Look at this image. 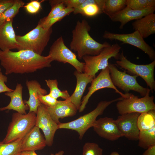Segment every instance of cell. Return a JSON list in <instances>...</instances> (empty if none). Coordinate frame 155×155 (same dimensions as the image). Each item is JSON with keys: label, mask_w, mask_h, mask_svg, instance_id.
I'll use <instances>...</instances> for the list:
<instances>
[{"label": "cell", "mask_w": 155, "mask_h": 155, "mask_svg": "<svg viewBox=\"0 0 155 155\" xmlns=\"http://www.w3.org/2000/svg\"><path fill=\"white\" fill-rule=\"evenodd\" d=\"M53 61L48 55L43 56L29 50L17 52L0 50V63L5 73L24 74L33 73L51 66Z\"/></svg>", "instance_id": "6da1fadb"}, {"label": "cell", "mask_w": 155, "mask_h": 155, "mask_svg": "<svg viewBox=\"0 0 155 155\" xmlns=\"http://www.w3.org/2000/svg\"><path fill=\"white\" fill-rule=\"evenodd\" d=\"M91 27L85 19L78 20L72 32V39L69 45L70 49L76 52L79 59L86 55H98L104 48L111 44L107 42L100 43L90 35Z\"/></svg>", "instance_id": "7a4b0ae2"}, {"label": "cell", "mask_w": 155, "mask_h": 155, "mask_svg": "<svg viewBox=\"0 0 155 155\" xmlns=\"http://www.w3.org/2000/svg\"><path fill=\"white\" fill-rule=\"evenodd\" d=\"M53 32L51 27L44 28L38 22L36 27L23 36L16 35L18 51L28 50L40 55L47 46Z\"/></svg>", "instance_id": "3957f363"}, {"label": "cell", "mask_w": 155, "mask_h": 155, "mask_svg": "<svg viewBox=\"0 0 155 155\" xmlns=\"http://www.w3.org/2000/svg\"><path fill=\"white\" fill-rule=\"evenodd\" d=\"M123 98L121 97L110 101H100L94 110L70 122L65 123L60 122L58 124V129L74 130L78 133L79 139L82 140L86 131L92 127L98 116L102 114L104 110L110 104Z\"/></svg>", "instance_id": "277c9868"}, {"label": "cell", "mask_w": 155, "mask_h": 155, "mask_svg": "<svg viewBox=\"0 0 155 155\" xmlns=\"http://www.w3.org/2000/svg\"><path fill=\"white\" fill-rule=\"evenodd\" d=\"M36 115L33 112L25 114L18 112L13 113L2 142L7 143L23 138L35 126Z\"/></svg>", "instance_id": "5b68a950"}, {"label": "cell", "mask_w": 155, "mask_h": 155, "mask_svg": "<svg viewBox=\"0 0 155 155\" xmlns=\"http://www.w3.org/2000/svg\"><path fill=\"white\" fill-rule=\"evenodd\" d=\"M121 49L120 45L115 43L104 48L98 55L84 56L82 58L84 61V73L95 78L99 70L108 66L109 59L113 57L118 59Z\"/></svg>", "instance_id": "8992f818"}, {"label": "cell", "mask_w": 155, "mask_h": 155, "mask_svg": "<svg viewBox=\"0 0 155 155\" xmlns=\"http://www.w3.org/2000/svg\"><path fill=\"white\" fill-rule=\"evenodd\" d=\"M150 92L148 88L146 94L142 98L130 93L127 97L118 101L116 106L119 113L120 115L134 113L141 114L155 110L154 98L150 96Z\"/></svg>", "instance_id": "52a82bcc"}, {"label": "cell", "mask_w": 155, "mask_h": 155, "mask_svg": "<svg viewBox=\"0 0 155 155\" xmlns=\"http://www.w3.org/2000/svg\"><path fill=\"white\" fill-rule=\"evenodd\" d=\"M118 59L119 60L116 62L117 65L132 75L140 76L145 81L150 91L153 92L155 91L154 72L155 60L148 64H136L128 60L123 51L120 54Z\"/></svg>", "instance_id": "ba28073f"}, {"label": "cell", "mask_w": 155, "mask_h": 155, "mask_svg": "<svg viewBox=\"0 0 155 155\" xmlns=\"http://www.w3.org/2000/svg\"><path fill=\"white\" fill-rule=\"evenodd\" d=\"M108 67L109 69L110 75L114 85L126 93L133 90L139 93L143 97L146 95L148 88L140 85L137 81L136 75H131L125 71L119 70L116 65L109 63Z\"/></svg>", "instance_id": "9c48e42d"}, {"label": "cell", "mask_w": 155, "mask_h": 155, "mask_svg": "<svg viewBox=\"0 0 155 155\" xmlns=\"http://www.w3.org/2000/svg\"><path fill=\"white\" fill-rule=\"evenodd\" d=\"M48 55L53 61L69 63L77 71L84 72V63L79 61L75 54L65 45L62 36L57 38L52 44Z\"/></svg>", "instance_id": "30bf717a"}, {"label": "cell", "mask_w": 155, "mask_h": 155, "mask_svg": "<svg viewBox=\"0 0 155 155\" xmlns=\"http://www.w3.org/2000/svg\"><path fill=\"white\" fill-rule=\"evenodd\" d=\"M91 86L88 88L87 94L83 98L81 105L79 109V112L83 111L86 107L89 98L95 92L100 89L105 88L113 89L115 92L119 94L123 98L127 97L130 93L123 94L120 92L113 84L110 75L109 69L108 66L101 70L98 75L95 77L91 82Z\"/></svg>", "instance_id": "8fae6325"}, {"label": "cell", "mask_w": 155, "mask_h": 155, "mask_svg": "<svg viewBox=\"0 0 155 155\" xmlns=\"http://www.w3.org/2000/svg\"><path fill=\"white\" fill-rule=\"evenodd\" d=\"M103 37L111 40H117L123 44L133 45L142 50L148 56L152 61L155 60V51L153 48L144 40L139 32L135 31L129 34H118L105 31Z\"/></svg>", "instance_id": "7c38bea8"}, {"label": "cell", "mask_w": 155, "mask_h": 155, "mask_svg": "<svg viewBox=\"0 0 155 155\" xmlns=\"http://www.w3.org/2000/svg\"><path fill=\"white\" fill-rule=\"evenodd\" d=\"M35 126L43 131L46 145L51 146L53 143L54 135L58 129V124L52 119L45 106L41 104L38 108Z\"/></svg>", "instance_id": "4fadbf2b"}, {"label": "cell", "mask_w": 155, "mask_h": 155, "mask_svg": "<svg viewBox=\"0 0 155 155\" xmlns=\"http://www.w3.org/2000/svg\"><path fill=\"white\" fill-rule=\"evenodd\" d=\"M140 113H131L119 116L115 120L116 124L123 136L129 140H138L140 131L137 120Z\"/></svg>", "instance_id": "5bb4252c"}, {"label": "cell", "mask_w": 155, "mask_h": 155, "mask_svg": "<svg viewBox=\"0 0 155 155\" xmlns=\"http://www.w3.org/2000/svg\"><path fill=\"white\" fill-rule=\"evenodd\" d=\"M92 127L100 137L111 141H114L123 137L116 124L115 120L108 117L96 120Z\"/></svg>", "instance_id": "9a60e30c"}, {"label": "cell", "mask_w": 155, "mask_h": 155, "mask_svg": "<svg viewBox=\"0 0 155 155\" xmlns=\"http://www.w3.org/2000/svg\"><path fill=\"white\" fill-rule=\"evenodd\" d=\"M46 109L53 120L57 124L59 119L75 115L78 110L76 106L68 99L64 100H57L53 107L45 106Z\"/></svg>", "instance_id": "2e32d148"}, {"label": "cell", "mask_w": 155, "mask_h": 155, "mask_svg": "<svg viewBox=\"0 0 155 155\" xmlns=\"http://www.w3.org/2000/svg\"><path fill=\"white\" fill-rule=\"evenodd\" d=\"M46 145L44 136L40 132V129L35 126L23 137L21 152L41 150Z\"/></svg>", "instance_id": "e0dca14e"}, {"label": "cell", "mask_w": 155, "mask_h": 155, "mask_svg": "<svg viewBox=\"0 0 155 155\" xmlns=\"http://www.w3.org/2000/svg\"><path fill=\"white\" fill-rule=\"evenodd\" d=\"M13 22V19L8 20L0 24V50L1 51L18 49Z\"/></svg>", "instance_id": "ac0fdd59"}, {"label": "cell", "mask_w": 155, "mask_h": 155, "mask_svg": "<svg viewBox=\"0 0 155 155\" xmlns=\"http://www.w3.org/2000/svg\"><path fill=\"white\" fill-rule=\"evenodd\" d=\"M155 10V7L141 10H136L132 9L126 6L110 18L113 22H120L119 28L122 29L130 21L140 19L149 14L154 13Z\"/></svg>", "instance_id": "d6986e66"}, {"label": "cell", "mask_w": 155, "mask_h": 155, "mask_svg": "<svg viewBox=\"0 0 155 155\" xmlns=\"http://www.w3.org/2000/svg\"><path fill=\"white\" fill-rule=\"evenodd\" d=\"M74 74L76 79V86L73 92L68 99L79 110L86 88L89 83H91L95 77L76 70L75 71Z\"/></svg>", "instance_id": "ffe728a7"}, {"label": "cell", "mask_w": 155, "mask_h": 155, "mask_svg": "<svg viewBox=\"0 0 155 155\" xmlns=\"http://www.w3.org/2000/svg\"><path fill=\"white\" fill-rule=\"evenodd\" d=\"M22 91V84L18 83L13 91L5 92V95L10 98V102L6 106L0 108V111L13 110L20 114H26V111L29 109V108L23 100Z\"/></svg>", "instance_id": "44dd1931"}, {"label": "cell", "mask_w": 155, "mask_h": 155, "mask_svg": "<svg viewBox=\"0 0 155 155\" xmlns=\"http://www.w3.org/2000/svg\"><path fill=\"white\" fill-rule=\"evenodd\" d=\"M26 85L29 97L28 100H24V103L28 106L29 112H33L36 114L38 108L41 104L38 98V95L46 94L47 92L42 88L40 83L36 80H27Z\"/></svg>", "instance_id": "7402d4cb"}, {"label": "cell", "mask_w": 155, "mask_h": 155, "mask_svg": "<svg viewBox=\"0 0 155 155\" xmlns=\"http://www.w3.org/2000/svg\"><path fill=\"white\" fill-rule=\"evenodd\" d=\"M133 28L144 39L155 33V14H149L132 23Z\"/></svg>", "instance_id": "603a6c76"}, {"label": "cell", "mask_w": 155, "mask_h": 155, "mask_svg": "<svg viewBox=\"0 0 155 155\" xmlns=\"http://www.w3.org/2000/svg\"><path fill=\"white\" fill-rule=\"evenodd\" d=\"M88 4L83 7L79 14L93 17L102 13L104 0H87Z\"/></svg>", "instance_id": "cb8c5ba5"}, {"label": "cell", "mask_w": 155, "mask_h": 155, "mask_svg": "<svg viewBox=\"0 0 155 155\" xmlns=\"http://www.w3.org/2000/svg\"><path fill=\"white\" fill-rule=\"evenodd\" d=\"M140 131L149 130L155 127V110L140 114L137 120Z\"/></svg>", "instance_id": "d4e9b609"}, {"label": "cell", "mask_w": 155, "mask_h": 155, "mask_svg": "<svg viewBox=\"0 0 155 155\" xmlns=\"http://www.w3.org/2000/svg\"><path fill=\"white\" fill-rule=\"evenodd\" d=\"M126 0H104L102 12L110 18L126 6Z\"/></svg>", "instance_id": "484cf974"}, {"label": "cell", "mask_w": 155, "mask_h": 155, "mask_svg": "<svg viewBox=\"0 0 155 155\" xmlns=\"http://www.w3.org/2000/svg\"><path fill=\"white\" fill-rule=\"evenodd\" d=\"M23 138L7 143L0 141V155H19Z\"/></svg>", "instance_id": "4316f807"}, {"label": "cell", "mask_w": 155, "mask_h": 155, "mask_svg": "<svg viewBox=\"0 0 155 155\" xmlns=\"http://www.w3.org/2000/svg\"><path fill=\"white\" fill-rule=\"evenodd\" d=\"M138 140V146L144 149L155 145V127L147 130L140 131Z\"/></svg>", "instance_id": "83f0119b"}, {"label": "cell", "mask_w": 155, "mask_h": 155, "mask_svg": "<svg viewBox=\"0 0 155 155\" xmlns=\"http://www.w3.org/2000/svg\"><path fill=\"white\" fill-rule=\"evenodd\" d=\"M45 81L50 89L49 94L53 97L57 99L61 97L65 100L69 97L70 95L67 90L61 91L59 88L57 80H46Z\"/></svg>", "instance_id": "f1b7e54d"}, {"label": "cell", "mask_w": 155, "mask_h": 155, "mask_svg": "<svg viewBox=\"0 0 155 155\" xmlns=\"http://www.w3.org/2000/svg\"><path fill=\"white\" fill-rule=\"evenodd\" d=\"M24 3V2L22 0H15V2L11 6L0 15V24H3L7 20L13 19Z\"/></svg>", "instance_id": "f546056e"}, {"label": "cell", "mask_w": 155, "mask_h": 155, "mask_svg": "<svg viewBox=\"0 0 155 155\" xmlns=\"http://www.w3.org/2000/svg\"><path fill=\"white\" fill-rule=\"evenodd\" d=\"M126 5L132 9L141 10L155 7V0H126Z\"/></svg>", "instance_id": "4dcf8cb0"}, {"label": "cell", "mask_w": 155, "mask_h": 155, "mask_svg": "<svg viewBox=\"0 0 155 155\" xmlns=\"http://www.w3.org/2000/svg\"><path fill=\"white\" fill-rule=\"evenodd\" d=\"M49 3L52 6H51V10L46 16L40 20L38 22L41 24L46 22L61 11L66 8L61 0H50Z\"/></svg>", "instance_id": "1f68e13d"}, {"label": "cell", "mask_w": 155, "mask_h": 155, "mask_svg": "<svg viewBox=\"0 0 155 155\" xmlns=\"http://www.w3.org/2000/svg\"><path fill=\"white\" fill-rule=\"evenodd\" d=\"M73 10L74 9L73 8H66L55 15L46 22L43 24H41L39 22H38L44 28H49L52 27L54 24L60 21L67 16L73 12Z\"/></svg>", "instance_id": "d6a6232c"}, {"label": "cell", "mask_w": 155, "mask_h": 155, "mask_svg": "<svg viewBox=\"0 0 155 155\" xmlns=\"http://www.w3.org/2000/svg\"><path fill=\"white\" fill-rule=\"evenodd\" d=\"M103 150L97 144L86 142L83 147L82 155H102Z\"/></svg>", "instance_id": "836d02e7"}, {"label": "cell", "mask_w": 155, "mask_h": 155, "mask_svg": "<svg viewBox=\"0 0 155 155\" xmlns=\"http://www.w3.org/2000/svg\"><path fill=\"white\" fill-rule=\"evenodd\" d=\"M38 98L41 103L48 107H53L56 104L57 100L49 94L38 95Z\"/></svg>", "instance_id": "e575fe53"}, {"label": "cell", "mask_w": 155, "mask_h": 155, "mask_svg": "<svg viewBox=\"0 0 155 155\" xmlns=\"http://www.w3.org/2000/svg\"><path fill=\"white\" fill-rule=\"evenodd\" d=\"M41 2L38 1H31L24 7L26 11L29 13L35 14L38 12L41 7Z\"/></svg>", "instance_id": "d590c367"}, {"label": "cell", "mask_w": 155, "mask_h": 155, "mask_svg": "<svg viewBox=\"0 0 155 155\" xmlns=\"http://www.w3.org/2000/svg\"><path fill=\"white\" fill-rule=\"evenodd\" d=\"M7 77L3 75L1 72L0 65V93L13 91V90L9 88L6 85L5 83L7 82Z\"/></svg>", "instance_id": "8d00e7d4"}, {"label": "cell", "mask_w": 155, "mask_h": 155, "mask_svg": "<svg viewBox=\"0 0 155 155\" xmlns=\"http://www.w3.org/2000/svg\"><path fill=\"white\" fill-rule=\"evenodd\" d=\"M85 0H61L66 8L74 9L82 4Z\"/></svg>", "instance_id": "74e56055"}, {"label": "cell", "mask_w": 155, "mask_h": 155, "mask_svg": "<svg viewBox=\"0 0 155 155\" xmlns=\"http://www.w3.org/2000/svg\"><path fill=\"white\" fill-rule=\"evenodd\" d=\"M15 0H0V15L11 6Z\"/></svg>", "instance_id": "f35d334b"}, {"label": "cell", "mask_w": 155, "mask_h": 155, "mask_svg": "<svg viewBox=\"0 0 155 155\" xmlns=\"http://www.w3.org/2000/svg\"><path fill=\"white\" fill-rule=\"evenodd\" d=\"M64 152L61 151L55 154H51V155H63ZM19 155H38L34 151H24L20 152Z\"/></svg>", "instance_id": "ab89813d"}, {"label": "cell", "mask_w": 155, "mask_h": 155, "mask_svg": "<svg viewBox=\"0 0 155 155\" xmlns=\"http://www.w3.org/2000/svg\"><path fill=\"white\" fill-rule=\"evenodd\" d=\"M142 155H155V145L148 148Z\"/></svg>", "instance_id": "60d3db41"}, {"label": "cell", "mask_w": 155, "mask_h": 155, "mask_svg": "<svg viewBox=\"0 0 155 155\" xmlns=\"http://www.w3.org/2000/svg\"><path fill=\"white\" fill-rule=\"evenodd\" d=\"M110 155H119L118 152H116L114 151L112 152Z\"/></svg>", "instance_id": "b9f144b4"}]
</instances>
